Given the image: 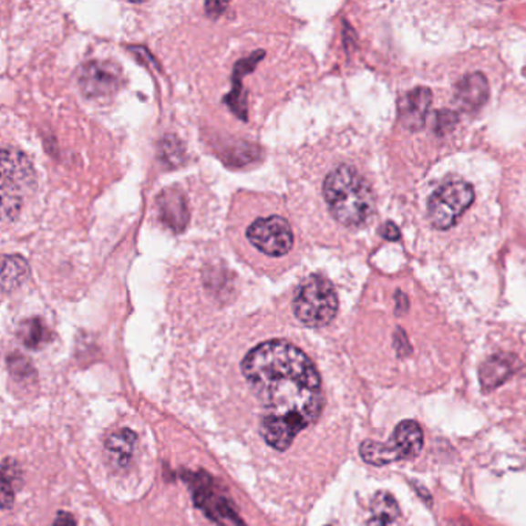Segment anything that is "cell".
<instances>
[{
    "instance_id": "cell-5",
    "label": "cell",
    "mask_w": 526,
    "mask_h": 526,
    "mask_svg": "<svg viewBox=\"0 0 526 526\" xmlns=\"http://www.w3.org/2000/svg\"><path fill=\"white\" fill-rule=\"evenodd\" d=\"M474 189L465 180H451L432 193L428 202V216L432 226L448 231L474 202Z\"/></svg>"
},
{
    "instance_id": "cell-13",
    "label": "cell",
    "mask_w": 526,
    "mask_h": 526,
    "mask_svg": "<svg viewBox=\"0 0 526 526\" xmlns=\"http://www.w3.org/2000/svg\"><path fill=\"white\" fill-rule=\"evenodd\" d=\"M136 434L130 429H122L116 432L107 440L106 451L110 457L111 463L118 467H126L135 449Z\"/></svg>"
},
{
    "instance_id": "cell-6",
    "label": "cell",
    "mask_w": 526,
    "mask_h": 526,
    "mask_svg": "<svg viewBox=\"0 0 526 526\" xmlns=\"http://www.w3.org/2000/svg\"><path fill=\"white\" fill-rule=\"evenodd\" d=\"M33 170L28 160L19 151L4 149L2 153V209L4 216H13L19 211L22 193L31 186Z\"/></svg>"
},
{
    "instance_id": "cell-11",
    "label": "cell",
    "mask_w": 526,
    "mask_h": 526,
    "mask_svg": "<svg viewBox=\"0 0 526 526\" xmlns=\"http://www.w3.org/2000/svg\"><path fill=\"white\" fill-rule=\"evenodd\" d=\"M488 98H490V86L483 73H471L459 80L456 99L463 110H479L481 106H485Z\"/></svg>"
},
{
    "instance_id": "cell-7",
    "label": "cell",
    "mask_w": 526,
    "mask_h": 526,
    "mask_svg": "<svg viewBox=\"0 0 526 526\" xmlns=\"http://www.w3.org/2000/svg\"><path fill=\"white\" fill-rule=\"evenodd\" d=\"M247 240L264 255H286L294 246V232L289 222L281 216H267L252 222L247 229Z\"/></svg>"
},
{
    "instance_id": "cell-21",
    "label": "cell",
    "mask_w": 526,
    "mask_h": 526,
    "mask_svg": "<svg viewBox=\"0 0 526 526\" xmlns=\"http://www.w3.org/2000/svg\"><path fill=\"white\" fill-rule=\"evenodd\" d=\"M448 526H469V525H468V521H449V525Z\"/></svg>"
},
{
    "instance_id": "cell-8",
    "label": "cell",
    "mask_w": 526,
    "mask_h": 526,
    "mask_svg": "<svg viewBox=\"0 0 526 526\" xmlns=\"http://www.w3.org/2000/svg\"><path fill=\"white\" fill-rule=\"evenodd\" d=\"M79 84L90 98L111 95L120 86L119 68L110 62H90L80 71Z\"/></svg>"
},
{
    "instance_id": "cell-4",
    "label": "cell",
    "mask_w": 526,
    "mask_h": 526,
    "mask_svg": "<svg viewBox=\"0 0 526 526\" xmlns=\"http://www.w3.org/2000/svg\"><path fill=\"white\" fill-rule=\"evenodd\" d=\"M423 448V431L414 420L401 421L397 425L389 440H366L361 443L360 456L369 465L383 467L394 461L407 460L418 456Z\"/></svg>"
},
{
    "instance_id": "cell-14",
    "label": "cell",
    "mask_w": 526,
    "mask_h": 526,
    "mask_svg": "<svg viewBox=\"0 0 526 526\" xmlns=\"http://www.w3.org/2000/svg\"><path fill=\"white\" fill-rule=\"evenodd\" d=\"M28 264L20 256H5L2 263V289L15 291L28 276Z\"/></svg>"
},
{
    "instance_id": "cell-19",
    "label": "cell",
    "mask_w": 526,
    "mask_h": 526,
    "mask_svg": "<svg viewBox=\"0 0 526 526\" xmlns=\"http://www.w3.org/2000/svg\"><path fill=\"white\" fill-rule=\"evenodd\" d=\"M51 526H76L75 517L70 512L60 511Z\"/></svg>"
},
{
    "instance_id": "cell-15",
    "label": "cell",
    "mask_w": 526,
    "mask_h": 526,
    "mask_svg": "<svg viewBox=\"0 0 526 526\" xmlns=\"http://www.w3.org/2000/svg\"><path fill=\"white\" fill-rule=\"evenodd\" d=\"M372 511H374V517H378L381 521H387V525L392 523V521H396L400 516V510H398L396 499L387 491L378 492L374 497Z\"/></svg>"
},
{
    "instance_id": "cell-18",
    "label": "cell",
    "mask_w": 526,
    "mask_h": 526,
    "mask_svg": "<svg viewBox=\"0 0 526 526\" xmlns=\"http://www.w3.org/2000/svg\"><path fill=\"white\" fill-rule=\"evenodd\" d=\"M381 236L385 240L397 241L400 238V231H398V227L394 222H387L381 229Z\"/></svg>"
},
{
    "instance_id": "cell-1",
    "label": "cell",
    "mask_w": 526,
    "mask_h": 526,
    "mask_svg": "<svg viewBox=\"0 0 526 526\" xmlns=\"http://www.w3.org/2000/svg\"><path fill=\"white\" fill-rule=\"evenodd\" d=\"M241 371L260 403L261 437L276 451H286L323 411L315 365L289 341L271 340L244 356Z\"/></svg>"
},
{
    "instance_id": "cell-20",
    "label": "cell",
    "mask_w": 526,
    "mask_h": 526,
    "mask_svg": "<svg viewBox=\"0 0 526 526\" xmlns=\"http://www.w3.org/2000/svg\"><path fill=\"white\" fill-rule=\"evenodd\" d=\"M366 526H387V523L378 519V517H372L371 521H367Z\"/></svg>"
},
{
    "instance_id": "cell-16",
    "label": "cell",
    "mask_w": 526,
    "mask_h": 526,
    "mask_svg": "<svg viewBox=\"0 0 526 526\" xmlns=\"http://www.w3.org/2000/svg\"><path fill=\"white\" fill-rule=\"evenodd\" d=\"M46 338V329L37 320H31L22 327V341L28 347H39Z\"/></svg>"
},
{
    "instance_id": "cell-3",
    "label": "cell",
    "mask_w": 526,
    "mask_h": 526,
    "mask_svg": "<svg viewBox=\"0 0 526 526\" xmlns=\"http://www.w3.org/2000/svg\"><path fill=\"white\" fill-rule=\"evenodd\" d=\"M338 312V296L323 276H311L301 284L294 298L296 320L307 327L327 326Z\"/></svg>"
},
{
    "instance_id": "cell-9",
    "label": "cell",
    "mask_w": 526,
    "mask_h": 526,
    "mask_svg": "<svg viewBox=\"0 0 526 526\" xmlns=\"http://www.w3.org/2000/svg\"><path fill=\"white\" fill-rule=\"evenodd\" d=\"M432 93L427 87L409 91L400 100V119L409 130H420L431 108Z\"/></svg>"
},
{
    "instance_id": "cell-17",
    "label": "cell",
    "mask_w": 526,
    "mask_h": 526,
    "mask_svg": "<svg viewBox=\"0 0 526 526\" xmlns=\"http://www.w3.org/2000/svg\"><path fill=\"white\" fill-rule=\"evenodd\" d=\"M457 124V116L451 111L443 110L440 115L437 116V126L436 130L438 133H447V131L452 130V127Z\"/></svg>"
},
{
    "instance_id": "cell-2",
    "label": "cell",
    "mask_w": 526,
    "mask_h": 526,
    "mask_svg": "<svg viewBox=\"0 0 526 526\" xmlns=\"http://www.w3.org/2000/svg\"><path fill=\"white\" fill-rule=\"evenodd\" d=\"M323 193L332 216L343 226H361L374 211L371 187L354 167L332 170L325 180Z\"/></svg>"
},
{
    "instance_id": "cell-10",
    "label": "cell",
    "mask_w": 526,
    "mask_h": 526,
    "mask_svg": "<svg viewBox=\"0 0 526 526\" xmlns=\"http://www.w3.org/2000/svg\"><path fill=\"white\" fill-rule=\"evenodd\" d=\"M519 367H521V363L517 360V356L511 354H497V356H490L481 365L480 372H479L483 391H494L496 387L503 385Z\"/></svg>"
},
{
    "instance_id": "cell-12",
    "label": "cell",
    "mask_w": 526,
    "mask_h": 526,
    "mask_svg": "<svg viewBox=\"0 0 526 526\" xmlns=\"http://www.w3.org/2000/svg\"><path fill=\"white\" fill-rule=\"evenodd\" d=\"M207 485H209V479H207ZM204 487V485H198L195 488V500L198 507L202 508L209 516L213 517L215 521L216 516H220L222 521L226 519L233 521V511H232L231 503L221 496L220 492L211 490V487Z\"/></svg>"
}]
</instances>
